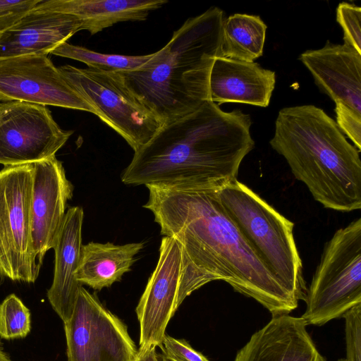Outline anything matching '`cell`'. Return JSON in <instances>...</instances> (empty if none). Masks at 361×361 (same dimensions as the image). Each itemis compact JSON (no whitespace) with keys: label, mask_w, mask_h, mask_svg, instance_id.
Masks as SVG:
<instances>
[{"label":"cell","mask_w":361,"mask_h":361,"mask_svg":"<svg viewBox=\"0 0 361 361\" xmlns=\"http://www.w3.org/2000/svg\"><path fill=\"white\" fill-rule=\"evenodd\" d=\"M316 85L336 104L361 115V54L345 44L329 41L299 57Z\"/></svg>","instance_id":"5bb4252c"},{"label":"cell","mask_w":361,"mask_h":361,"mask_svg":"<svg viewBox=\"0 0 361 361\" xmlns=\"http://www.w3.org/2000/svg\"><path fill=\"white\" fill-rule=\"evenodd\" d=\"M251 124L249 114L224 111L208 100L164 124L135 152L121 180L133 185L220 189L237 180L243 159L255 147Z\"/></svg>","instance_id":"7a4b0ae2"},{"label":"cell","mask_w":361,"mask_h":361,"mask_svg":"<svg viewBox=\"0 0 361 361\" xmlns=\"http://www.w3.org/2000/svg\"><path fill=\"white\" fill-rule=\"evenodd\" d=\"M30 312L12 293L0 304V338L6 340L25 338L31 329Z\"/></svg>","instance_id":"603a6c76"},{"label":"cell","mask_w":361,"mask_h":361,"mask_svg":"<svg viewBox=\"0 0 361 361\" xmlns=\"http://www.w3.org/2000/svg\"><path fill=\"white\" fill-rule=\"evenodd\" d=\"M83 216V209L79 206L67 210L53 247L54 277L47 295L53 310L63 323L70 319L82 286L76 278V271L82 246Z\"/></svg>","instance_id":"ac0fdd59"},{"label":"cell","mask_w":361,"mask_h":361,"mask_svg":"<svg viewBox=\"0 0 361 361\" xmlns=\"http://www.w3.org/2000/svg\"><path fill=\"white\" fill-rule=\"evenodd\" d=\"M337 361H346V360L344 358H341V359L338 360Z\"/></svg>","instance_id":"1f68e13d"},{"label":"cell","mask_w":361,"mask_h":361,"mask_svg":"<svg viewBox=\"0 0 361 361\" xmlns=\"http://www.w3.org/2000/svg\"><path fill=\"white\" fill-rule=\"evenodd\" d=\"M336 21L342 27L344 44L361 54V8L341 2L336 8Z\"/></svg>","instance_id":"cb8c5ba5"},{"label":"cell","mask_w":361,"mask_h":361,"mask_svg":"<svg viewBox=\"0 0 361 361\" xmlns=\"http://www.w3.org/2000/svg\"><path fill=\"white\" fill-rule=\"evenodd\" d=\"M300 317H272L237 353L234 361H326Z\"/></svg>","instance_id":"9a60e30c"},{"label":"cell","mask_w":361,"mask_h":361,"mask_svg":"<svg viewBox=\"0 0 361 361\" xmlns=\"http://www.w3.org/2000/svg\"><path fill=\"white\" fill-rule=\"evenodd\" d=\"M336 124L353 142L355 147L361 150V115L341 106L335 107Z\"/></svg>","instance_id":"83f0119b"},{"label":"cell","mask_w":361,"mask_h":361,"mask_svg":"<svg viewBox=\"0 0 361 361\" xmlns=\"http://www.w3.org/2000/svg\"><path fill=\"white\" fill-rule=\"evenodd\" d=\"M51 54L79 61L89 68L103 71H135L147 63L154 54L128 56L102 54L67 42L61 44Z\"/></svg>","instance_id":"7402d4cb"},{"label":"cell","mask_w":361,"mask_h":361,"mask_svg":"<svg viewBox=\"0 0 361 361\" xmlns=\"http://www.w3.org/2000/svg\"><path fill=\"white\" fill-rule=\"evenodd\" d=\"M275 84V72L257 63L216 57L209 74V100L217 105L235 102L267 107Z\"/></svg>","instance_id":"e0dca14e"},{"label":"cell","mask_w":361,"mask_h":361,"mask_svg":"<svg viewBox=\"0 0 361 361\" xmlns=\"http://www.w3.org/2000/svg\"><path fill=\"white\" fill-rule=\"evenodd\" d=\"M32 163L0 171V275L35 283L40 267L32 238Z\"/></svg>","instance_id":"ba28073f"},{"label":"cell","mask_w":361,"mask_h":361,"mask_svg":"<svg viewBox=\"0 0 361 361\" xmlns=\"http://www.w3.org/2000/svg\"><path fill=\"white\" fill-rule=\"evenodd\" d=\"M267 28L255 15L235 13L225 18L219 57L254 62L263 54Z\"/></svg>","instance_id":"44dd1931"},{"label":"cell","mask_w":361,"mask_h":361,"mask_svg":"<svg viewBox=\"0 0 361 361\" xmlns=\"http://www.w3.org/2000/svg\"><path fill=\"white\" fill-rule=\"evenodd\" d=\"M224 11L212 7L187 19L142 67L118 71L130 92L166 124L209 100L212 66L220 56Z\"/></svg>","instance_id":"3957f363"},{"label":"cell","mask_w":361,"mask_h":361,"mask_svg":"<svg viewBox=\"0 0 361 361\" xmlns=\"http://www.w3.org/2000/svg\"><path fill=\"white\" fill-rule=\"evenodd\" d=\"M143 243L115 245L90 242L82 245L76 278L82 285L101 290L121 280L131 269Z\"/></svg>","instance_id":"ffe728a7"},{"label":"cell","mask_w":361,"mask_h":361,"mask_svg":"<svg viewBox=\"0 0 361 361\" xmlns=\"http://www.w3.org/2000/svg\"><path fill=\"white\" fill-rule=\"evenodd\" d=\"M269 143L324 207L360 209V151L323 109L312 104L281 109Z\"/></svg>","instance_id":"277c9868"},{"label":"cell","mask_w":361,"mask_h":361,"mask_svg":"<svg viewBox=\"0 0 361 361\" xmlns=\"http://www.w3.org/2000/svg\"><path fill=\"white\" fill-rule=\"evenodd\" d=\"M150 210L161 234L178 240L185 272L177 307L193 291L224 281L272 315L289 314L298 306L257 257L224 209L217 190L188 186H146Z\"/></svg>","instance_id":"6da1fadb"},{"label":"cell","mask_w":361,"mask_h":361,"mask_svg":"<svg viewBox=\"0 0 361 361\" xmlns=\"http://www.w3.org/2000/svg\"><path fill=\"white\" fill-rule=\"evenodd\" d=\"M80 28V20L72 15L32 9L0 34V60L47 55Z\"/></svg>","instance_id":"2e32d148"},{"label":"cell","mask_w":361,"mask_h":361,"mask_svg":"<svg viewBox=\"0 0 361 361\" xmlns=\"http://www.w3.org/2000/svg\"><path fill=\"white\" fill-rule=\"evenodd\" d=\"M73 131L61 129L45 106L0 103V164L18 165L55 156Z\"/></svg>","instance_id":"30bf717a"},{"label":"cell","mask_w":361,"mask_h":361,"mask_svg":"<svg viewBox=\"0 0 361 361\" xmlns=\"http://www.w3.org/2000/svg\"><path fill=\"white\" fill-rule=\"evenodd\" d=\"M304 300L306 326H322L361 304L360 218L326 243Z\"/></svg>","instance_id":"8992f818"},{"label":"cell","mask_w":361,"mask_h":361,"mask_svg":"<svg viewBox=\"0 0 361 361\" xmlns=\"http://www.w3.org/2000/svg\"><path fill=\"white\" fill-rule=\"evenodd\" d=\"M160 347L163 355L171 361H210L184 339H176L166 334Z\"/></svg>","instance_id":"484cf974"},{"label":"cell","mask_w":361,"mask_h":361,"mask_svg":"<svg viewBox=\"0 0 361 361\" xmlns=\"http://www.w3.org/2000/svg\"><path fill=\"white\" fill-rule=\"evenodd\" d=\"M166 0H48L33 8L72 15L81 23L80 30L95 35L118 23L142 21Z\"/></svg>","instance_id":"d6986e66"},{"label":"cell","mask_w":361,"mask_h":361,"mask_svg":"<svg viewBox=\"0 0 361 361\" xmlns=\"http://www.w3.org/2000/svg\"><path fill=\"white\" fill-rule=\"evenodd\" d=\"M156 348L154 345H149L146 348H139L137 356L133 361H161Z\"/></svg>","instance_id":"f1b7e54d"},{"label":"cell","mask_w":361,"mask_h":361,"mask_svg":"<svg viewBox=\"0 0 361 361\" xmlns=\"http://www.w3.org/2000/svg\"><path fill=\"white\" fill-rule=\"evenodd\" d=\"M32 238L35 256L41 267L53 248L62 226L73 185L62 162L53 156L32 163Z\"/></svg>","instance_id":"4fadbf2b"},{"label":"cell","mask_w":361,"mask_h":361,"mask_svg":"<svg viewBox=\"0 0 361 361\" xmlns=\"http://www.w3.org/2000/svg\"><path fill=\"white\" fill-rule=\"evenodd\" d=\"M345 319L346 361H361V304L348 310Z\"/></svg>","instance_id":"d4e9b609"},{"label":"cell","mask_w":361,"mask_h":361,"mask_svg":"<svg viewBox=\"0 0 361 361\" xmlns=\"http://www.w3.org/2000/svg\"><path fill=\"white\" fill-rule=\"evenodd\" d=\"M0 100L51 105L97 114L47 55L30 54L0 60Z\"/></svg>","instance_id":"8fae6325"},{"label":"cell","mask_w":361,"mask_h":361,"mask_svg":"<svg viewBox=\"0 0 361 361\" xmlns=\"http://www.w3.org/2000/svg\"><path fill=\"white\" fill-rule=\"evenodd\" d=\"M217 195L262 264L293 298L304 300L307 288L294 239V224L238 180L217 190Z\"/></svg>","instance_id":"5b68a950"},{"label":"cell","mask_w":361,"mask_h":361,"mask_svg":"<svg viewBox=\"0 0 361 361\" xmlns=\"http://www.w3.org/2000/svg\"><path fill=\"white\" fill-rule=\"evenodd\" d=\"M0 361H13L9 354L5 350L3 343L0 341Z\"/></svg>","instance_id":"f546056e"},{"label":"cell","mask_w":361,"mask_h":361,"mask_svg":"<svg viewBox=\"0 0 361 361\" xmlns=\"http://www.w3.org/2000/svg\"><path fill=\"white\" fill-rule=\"evenodd\" d=\"M184 272V253L180 243L164 236L157 266L135 309L140 324L139 348L161 345L168 323L178 309Z\"/></svg>","instance_id":"7c38bea8"},{"label":"cell","mask_w":361,"mask_h":361,"mask_svg":"<svg viewBox=\"0 0 361 361\" xmlns=\"http://www.w3.org/2000/svg\"><path fill=\"white\" fill-rule=\"evenodd\" d=\"M42 0H0V34L32 11Z\"/></svg>","instance_id":"4316f807"},{"label":"cell","mask_w":361,"mask_h":361,"mask_svg":"<svg viewBox=\"0 0 361 361\" xmlns=\"http://www.w3.org/2000/svg\"><path fill=\"white\" fill-rule=\"evenodd\" d=\"M159 357H160L161 361H171V360H169L168 358H166L163 354L159 355Z\"/></svg>","instance_id":"4dcf8cb0"},{"label":"cell","mask_w":361,"mask_h":361,"mask_svg":"<svg viewBox=\"0 0 361 361\" xmlns=\"http://www.w3.org/2000/svg\"><path fill=\"white\" fill-rule=\"evenodd\" d=\"M63 324L67 361H133L137 356L126 325L82 286Z\"/></svg>","instance_id":"9c48e42d"},{"label":"cell","mask_w":361,"mask_h":361,"mask_svg":"<svg viewBox=\"0 0 361 361\" xmlns=\"http://www.w3.org/2000/svg\"><path fill=\"white\" fill-rule=\"evenodd\" d=\"M70 85L96 111L103 122L117 132L136 152L163 126L128 88L118 71L59 66Z\"/></svg>","instance_id":"52a82bcc"}]
</instances>
